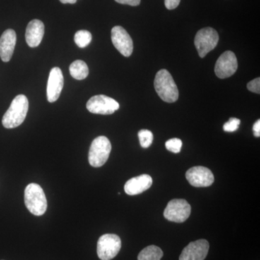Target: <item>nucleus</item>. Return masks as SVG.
I'll use <instances>...</instances> for the list:
<instances>
[{
    "instance_id": "nucleus-7",
    "label": "nucleus",
    "mask_w": 260,
    "mask_h": 260,
    "mask_svg": "<svg viewBox=\"0 0 260 260\" xmlns=\"http://www.w3.org/2000/svg\"><path fill=\"white\" fill-rule=\"evenodd\" d=\"M190 214L191 206L186 200L174 199L168 203L164 215L169 221L183 223L189 218Z\"/></svg>"
},
{
    "instance_id": "nucleus-5",
    "label": "nucleus",
    "mask_w": 260,
    "mask_h": 260,
    "mask_svg": "<svg viewBox=\"0 0 260 260\" xmlns=\"http://www.w3.org/2000/svg\"><path fill=\"white\" fill-rule=\"evenodd\" d=\"M120 238L116 234H104L99 238L97 244V254L99 259L111 260L117 255L120 251Z\"/></svg>"
},
{
    "instance_id": "nucleus-15",
    "label": "nucleus",
    "mask_w": 260,
    "mask_h": 260,
    "mask_svg": "<svg viewBox=\"0 0 260 260\" xmlns=\"http://www.w3.org/2000/svg\"><path fill=\"white\" fill-rule=\"evenodd\" d=\"M153 184V179L148 174H142L138 177L132 178L126 181L124 185V191L128 195L133 196L141 194L148 190Z\"/></svg>"
},
{
    "instance_id": "nucleus-10",
    "label": "nucleus",
    "mask_w": 260,
    "mask_h": 260,
    "mask_svg": "<svg viewBox=\"0 0 260 260\" xmlns=\"http://www.w3.org/2000/svg\"><path fill=\"white\" fill-rule=\"evenodd\" d=\"M186 178L189 184L195 187H207L213 184L215 178L208 168L194 167L186 173Z\"/></svg>"
},
{
    "instance_id": "nucleus-11",
    "label": "nucleus",
    "mask_w": 260,
    "mask_h": 260,
    "mask_svg": "<svg viewBox=\"0 0 260 260\" xmlns=\"http://www.w3.org/2000/svg\"><path fill=\"white\" fill-rule=\"evenodd\" d=\"M112 41L114 47L123 56L129 57L133 54V39L122 27L115 26L112 28Z\"/></svg>"
},
{
    "instance_id": "nucleus-19",
    "label": "nucleus",
    "mask_w": 260,
    "mask_h": 260,
    "mask_svg": "<svg viewBox=\"0 0 260 260\" xmlns=\"http://www.w3.org/2000/svg\"><path fill=\"white\" fill-rule=\"evenodd\" d=\"M75 42L78 47L85 48L92 40V35L88 30H80L75 34Z\"/></svg>"
},
{
    "instance_id": "nucleus-1",
    "label": "nucleus",
    "mask_w": 260,
    "mask_h": 260,
    "mask_svg": "<svg viewBox=\"0 0 260 260\" xmlns=\"http://www.w3.org/2000/svg\"><path fill=\"white\" fill-rule=\"evenodd\" d=\"M29 103L25 95H18L13 99L9 109L3 118V125L7 129L19 126L25 120L28 113Z\"/></svg>"
},
{
    "instance_id": "nucleus-9",
    "label": "nucleus",
    "mask_w": 260,
    "mask_h": 260,
    "mask_svg": "<svg viewBox=\"0 0 260 260\" xmlns=\"http://www.w3.org/2000/svg\"><path fill=\"white\" fill-rule=\"evenodd\" d=\"M238 69V61L235 54L226 51L218 58L215 66V73L220 79H225L234 75Z\"/></svg>"
},
{
    "instance_id": "nucleus-25",
    "label": "nucleus",
    "mask_w": 260,
    "mask_h": 260,
    "mask_svg": "<svg viewBox=\"0 0 260 260\" xmlns=\"http://www.w3.org/2000/svg\"><path fill=\"white\" fill-rule=\"evenodd\" d=\"M116 3L119 4L127 5L130 6H138L140 4L141 0H115Z\"/></svg>"
},
{
    "instance_id": "nucleus-27",
    "label": "nucleus",
    "mask_w": 260,
    "mask_h": 260,
    "mask_svg": "<svg viewBox=\"0 0 260 260\" xmlns=\"http://www.w3.org/2000/svg\"><path fill=\"white\" fill-rule=\"evenodd\" d=\"M63 4H75L77 0H59Z\"/></svg>"
},
{
    "instance_id": "nucleus-23",
    "label": "nucleus",
    "mask_w": 260,
    "mask_h": 260,
    "mask_svg": "<svg viewBox=\"0 0 260 260\" xmlns=\"http://www.w3.org/2000/svg\"><path fill=\"white\" fill-rule=\"evenodd\" d=\"M247 89L249 91L257 94L260 93V78H255L247 84Z\"/></svg>"
},
{
    "instance_id": "nucleus-13",
    "label": "nucleus",
    "mask_w": 260,
    "mask_h": 260,
    "mask_svg": "<svg viewBox=\"0 0 260 260\" xmlns=\"http://www.w3.org/2000/svg\"><path fill=\"white\" fill-rule=\"evenodd\" d=\"M64 86V77L59 68H54L49 73L47 83V100L50 103L58 100Z\"/></svg>"
},
{
    "instance_id": "nucleus-24",
    "label": "nucleus",
    "mask_w": 260,
    "mask_h": 260,
    "mask_svg": "<svg viewBox=\"0 0 260 260\" xmlns=\"http://www.w3.org/2000/svg\"><path fill=\"white\" fill-rule=\"evenodd\" d=\"M181 0H164L166 8L168 10H174L180 4Z\"/></svg>"
},
{
    "instance_id": "nucleus-12",
    "label": "nucleus",
    "mask_w": 260,
    "mask_h": 260,
    "mask_svg": "<svg viewBox=\"0 0 260 260\" xmlns=\"http://www.w3.org/2000/svg\"><path fill=\"white\" fill-rule=\"evenodd\" d=\"M209 249V242L205 239L189 243L183 249L179 260H205Z\"/></svg>"
},
{
    "instance_id": "nucleus-26",
    "label": "nucleus",
    "mask_w": 260,
    "mask_h": 260,
    "mask_svg": "<svg viewBox=\"0 0 260 260\" xmlns=\"http://www.w3.org/2000/svg\"><path fill=\"white\" fill-rule=\"evenodd\" d=\"M253 133H254V136L256 138L260 137V120H257L254 124L253 126Z\"/></svg>"
},
{
    "instance_id": "nucleus-4",
    "label": "nucleus",
    "mask_w": 260,
    "mask_h": 260,
    "mask_svg": "<svg viewBox=\"0 0 260 260\" xmlns=\"http://www.w3.org/2000/svg\"><path fill=\"white\" fill-rule=\"evenodd\" d=\"M112 151V144L107 137L99 136L92 142L88 154V161L95 168L102 167L109 159Z\"/></svg>"
},
{
    "instance_id": "nucleus-22",
    "label": "nucleus",
    "mask_w": 260,
    "mask_h": 260,
    "mask_svg": "<svg viewBox=\"0 0 260 260\" xmlns=\"http://www.w3.org/2000/svg\"><path fill=\"white\" fill-rule=\"evenodd\" d=\"M240 119L237 118H231L223 125V130L226 133H234L239 129L240 125Z\"/></svg>"
},
{
    "instance_id": "nucleus-18",
    "label": "nucleus",
    "mask_w": 260,
    "mask_h": 260,
    "mask_svg": "<svg viewBox=\"0 0 260 260\" xmlns=\"http://www.w3.org/2000/svg\"><path fill=\"white\" fill-rule=\"evenodd\" d=\"M164 252L160 248L155 245L147 246L138 254V260H160Z\"/></svg>"
},
{
    "instance_id": "nucleus-16",
    "label": "nucleus",
    "mask_w": 260,
    "mask_h": 260,
    "mask_svg": "<svg viewBox=\"0 0 260 260\" xmlns=\"http://www.w3.org/2000/svg\"><path fill=\"white\" fill-rule=\"evenodd\" d=\"M44 34V25L41 20H32L28 23L25 31V39L29 47H39Z\"/></svg>"
},
{
    "instance_id": "nucleus-8",
    "label": "nucleus",
    "mask_w": 260,
    "mask_h": 260,
    "mask_svg": "<svg viewBox=\"0 0 260 260\" xmlns=\"http://www.w3.org/2000/svg\"><path fill=\"white\" fill-rule=\"evenodd\" d=\"M86 107L89 112L93 114L109 115L119 109V104L112 98L98 95L89 99Z\"/></svg>"
},
{
    "instance_id": "nucleus-6",
    "label": "nucleus",
    "mask_w": 260,
    "mask_h": 260,
    "mask_svg": "<svg viewBox=\"0 0 260 260\" xmlns=\"http://www.w3.org/2000/svg\"><path fill=\"white\" fill-rule=\"evenodd\" d=\"M218 40V32L210 27L201 29L197 32L194 45L200 57H205L210 51L213 50L217 47Z\"/></svg>"
},
{
    "instance_id": "nucleus-17",
    "label": "nucleus",
    "mask_w": 260,
    "mask_h": 260,
    "mask_svg": "<svg viewBox=\"0 0 260 260\" xmlns=\"http://www.w3.org/2000/svg\"><path fill=\"white\" fill-rule=\"evenodd\" d=\"M70 73L71 76L75 80L85 79L89 74L88 65L85 61L82 60L73 61L70 66Z\"/></svg>"
},
{
    "instance_id": "nucleus-14",
    "label": "nucleus",
    "mask_w": 260,
    "mask_h": 260,
    "mask_svg": "<svg viewBox=\"0 0 260 260\" xmlns=\"http://www.w3.org/2000/svg\"><path fill=\"white\" fill-rule=\"evenodd\" d=\"M16 32L13 29H8L0 38V57L4 62L11 59L16 44Z\"/></svg>"
},
{
    "instance_id": "nucleus-21",
    "label": "nucleus",
    "mask_w": 260,
    "mask_h": 260,
    "mask_svg": "<svg viewBox=\"0 0 260 260\" xmlns=\"http://www.w3.org/2000/svg\"><path fill=\"white\" fill-rule=\"evenodd\" d=\"M166 148L169 151L174 153H180L181 147H182V141L179 138H172L167 141Z\"/></svg>"
},
{
    "instance_id": "nucleus-3",
    "label": "nucleus",
    "mask_w": 260,
    "mask_h": 260,
    "mask_svg": "<svg viewBox=\"0 0 260 260\" xmlns=\"http://www.w3.org/2000/svg\"><path fill=\"white\" fill-rule=\"evenodd\" d=\"M24 200L25 206L32 215L41 216L47 211V198L39 184L31 183L26 186L24 193Z\"/></svg>"
},
{
    "instance_id": "nucleus-2",
    "label": "nucleus",
    "mask_w": 260,
    "mask_h": 260,
    "mask_svg": "<svg viewBox=\"0 0 260 260\" xmlns=\"http://www.w3.org/2000/svg\"><path fill=\"white\" fill-rule=\"evenodd\" d=\"M154 87L158 96L164 102L174 103L179 99L177 84L173 79L172 75L167 70H160L157 73L154 80Z\"/></svg>"
},
{
    "instance_id": "nucleus-20",
    "label": "nucleus",
    "mask_w": 260,
    "mask_h": 260,
    "mask_svg": "<svg viewBox=\"0 0 260 260\" xmlns=\"http://www.w3.org/2000/svg\"><path fill=\"white\" fill-rule=\"evenodd\" d=\"M140 145L142 148H148L153 141V135L150 130L142 129L138 133Z\"/></svg>"
}]
</instances>
